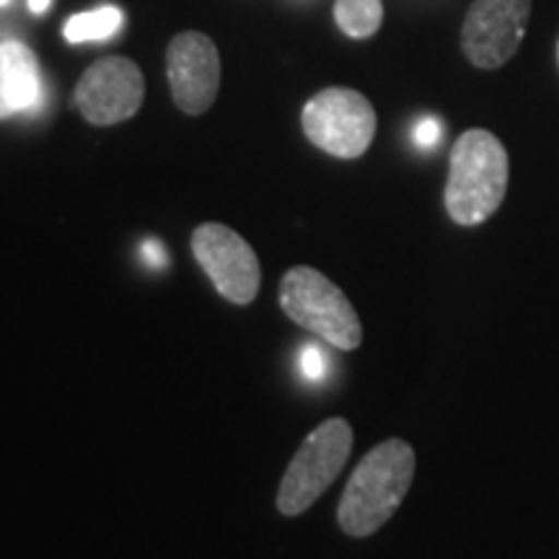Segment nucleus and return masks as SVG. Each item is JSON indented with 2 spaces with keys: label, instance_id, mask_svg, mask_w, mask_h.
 <instances>
[{
  "label": "nucleus",
  "instance_id": "nucleus-12",
  "mask_svg": "<svg viewBox=\"0 0 559 559\" xmlns=\"http://www.w3.org/2000/svg\"><path fill=\"white\" fill-rule=\"evenodd\" d=\"M334 21L347 37L366 39L379 32L383 21L381 0H337L334 3Z\"/></svg>",
  "mask_w": 559,
  "mask_h": 559
},
{
  "label": "nucleus",
  "instance_id": "nucleus-17",
  "mask_svg": "<svg viewBox=\"0 0 559 559\" xmlns=\"http://www.w3.org/2000/svg\"><path fill=\"white\" fill-rule=\"evenodd\" d=\"M11 3V0H0V9H3V5H9Z\"/></svg>",
  "mask_w": 559,
  "mask_h": 559
},
{
  "label": "nucleus",
  "instance_id": "nucleus-8",
  "mask_svg": "<svg viewBox=\"0 0 559 559\" xmlns=\"http://www.w3.org/2000/svg\"><path fill=\"white\" fill-rule=\"evenodd\" d=\"M531 0H474L461 29L464 55L477 68L495 70L519 52Z\"/></svg>",
  "mask_w": 559,
  "mask_h": 559
},
{
  "label": "nucleus",
  "instance_id": "nucleus-2",
  "mask_svg": "<svg viewBox=\"0 0 559 559\" xmlns=\"http://www.w3.org/2000/svg\"><path fill=\"white\" fill-rule=\"evenodd\" d=\"M508 151L492 132L466 130L451 153L445 210L459 226H477L498 213L508 192Z\"/></svg>",
  "mask_w": 559,
  "mask_h": 559
},
{
  "label": "nucleus",
  "instance_id": "nucleus-13",
  "mask_svg": "<svg viewBox=\"0 0 559 559\" xmlns=\"http://www.w3.org/2000/svg\"><path fill=\"white\" fill-rule=\"evenodd\" d=\"M326 358L330 355L324 353L319 345H306L300 349V370L309 381H321L326 376Z\"/></svg>",
  "mask_w": 559,
  "mask_h": 559
},
{
  "label": "nucleus",
  "instance_id": "nucleus-7",
  "mask_svg": "<svg viewBox=\"0 0 559 559\" xmlns=\"http://www.w3.org/2000/svg\"><path fill=\"white\" fill-rule=\"evenodd\" d=\"M145 96L143 70L128 58H104L81 75L73 91V104L91 124H109L138 115Z\"/></svg>",
  "mask_w": 559,
  "mask_h": 559
},
{
  "label": "nucleus",
  "instance_id": "nucleus-16",
  "mask_svg": "<svg viewBox=\"0 0 559 559\" xmlns=\"http://www.w3.org/2000/svg\"><path fill=\"white\" fill-rule=\"evenodd\" d=\"M52 5V0H29V11L32 13H45Z\"/></svg>",
  "mask_w": 559,
  "mask_h": 559
},
{
  "label": "nucleus",
  "instance_id": "nucleus-10",
  "mask_svg": "<svg viewBox=\"0 0 559 559\" xmlns=\"http://www.w3.org/2000/svg\"><path fill=\"white\" fill-rule=\"evenodd\" d=\"M45 104L39 62L21 41L0 45V120L32 115Z\"/></svg>",
  "mask_w": 559,
  "mask_h": 559
},
{
  "label": "nucleus",
  "instance_id": "nucleus-4",
  "mask_svg": "<svg viewBox=\"0 0 559 559\" xmlns=\"http://www.w3.org/2000/svg\"><path fill=\"white\" fill-rule=\"evenodd\" d=\"M349 451H353V428L347 425V419L332 417L321 423L300 443L288 472L283 474L277 489L280 513L300 515L304 510H309L345 469Z\"/></svg>",
  "mask_w": 559,
  "mask_h": 559
},
{
  "label": "nucleus",
  "instance_id": "nucleus-3",
  "mask_svg": "<svg viewBox=\"0 0 559 559\" xmlns=\"http://www.w3.org/2000/svg\"><path fill=\"white\" fill-rule=\"evenodd\" d=\"M280 306L288 317L337 349H355L362 342L358 311L330 277L313 267H293L280 285Z\"/></svg>",
  "mask_w": 559,
  "mask_h": 559
},
{
  "label": "nucleus",
  "instance_id": "nucleus-18",
  "mask_svg": "<svg viewBox=\"0 0 559 559\" xmlns=\"http://www.w3.org/2000/svg\"><path fill=\"white\" fill-rule=\"evenodd\" d=\"M557 62H559V47H557Z\"/></svg>",
  "mask_w": 559,
  "mask_h": 559
},
{
  "label": "nucleus",
  "instance_id": "nucleus-1",
  "mask_svg": "<svg viewBox=\"0 0 559 559\" xmlns=\"http://www.w3.org/2000/svg\"><path fill=\"white\" fill-rule=\"evenodd\" d=\"M415 466V451L407 440L391 438L376 445L355 466L342 492L337 508L342 531L355 539L376 534L407 498Z\"/></svg>",
  "mask_w": 559,
  "mask_h": 559
},
{
  "label": "nucleus",
  "instance_id": "nucleus-5",
  "mask_svg": "<svg viewBox=\"0 0 559 559\" xmlns=\"http://www.w3.org/2000/svg\"><path fill=\"white\" fill-rule=\"evenodd\" d=\"M306 138L337 158H358L376 135V109L353 88H324L300 115Z\"/></svg>",
  "mask_w": 559,
  "mask_h": 559
},
{
  "label": "nucleus",
  "instance_id": "nucleus-15",
  "mask_svg": "<svg viewBox=\"0 0 559 559\" xmlns=\"http://www.w3.org/2000/svg\"><path fill=\"white\" fill-rule=\"evenodd\" d=\"M140 257H143V262L148 264L151 270H160L166 267V251L160 247V241L156 239H145L140 243Z\"/></svg>",
  "mask_w": 559,
  "mask_h": 559
},
{
  "label": "nucleus",
  "instance_id": "nucleus-11",
  "mask_svg": "<svg viewBox=\"0 0 559 559\" xmlns=\"http://www.w3.org/2000/svg\"><path fill=\"white\" fill-rule=\"evenodd\" d=\"M122 29V11L117 5H102L96 11L75 13L66 21V39L70 45H83V41H102L115 37Z\"/></svg>",
  "mask_w": 559,
  "mask_h": 559
},
{
  "label": "nucleus",
  "instance_id": "nucleus-14",
  "mask_svg": "<svg viewBox=\"0 0 559 559\" xmlns=\"http://www.w3.org/2000/svg\"><path fill=\"white\" fill-rule=\"evenodd\" d=\"M440 122L436 117H425V120H419L415 124V132H412V138H415V145L417 148H436L438 140H440Z\"/></svg>",
  "mask_w": 559,
  "mask_h": 559
},
{
  "label": "nucleus",
  "instance_id": "nucleus-6",
  "mask_svg": "<svg viewBox=\"0 0 559 559\" xmlns=\"http://www.w3.org/2000/svg\"><path fill=\"white\" fill-rule=\"evenodd\" d=\"M192 254L223 298L247 306L262 285V267L241 234L223 223H202L192 234Z\"/></svg>",
  "mask_w": 559,
  "mask_h": 559
},
{
  "label": "nucleus",
  "instance_id": "nucleus-9",
  "mask_svg": "<svg viewBox=\"0 0 559 559\" xmlns=\"http://www.w3.org/2000/svg\"><path fill=\"white\" fill-rule=\"evenodd\" d=\"M166 73L174 104L185 115L200 117L213 107L221 88V58L207 34H177L166 50Z\"/></svg>",
  "mask_w": 559,
  "mask_h": 559
}]
</instances>
